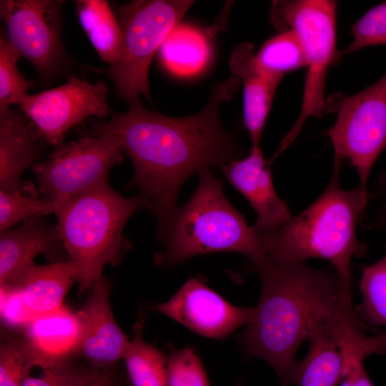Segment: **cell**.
Masks as SVG:
<instances>
[{"instance_id": "cell-1", "label": "cell", "mask_w": 386, "mask_h": 386, "mask_svg": "<svg viewBox=\"0 0 386 386\" xmlns=\"http://www.w3.org/2000/svg\"><path fill=\"white\" fill-rule=\"evenodd\" d=\"M235 76L217 85L206 106L184 117H171L146 109L137 99L126 112H114L91 134L113 139L134 166L130 187L139 190L157 219L162 239L178 208V194L190 176L212 167H223L241 158L237 140L223 127L220 105L237 92Z\"/></svg>"}, {"instance_id": "cell-2", "label": "cell", "mask_w": 386, "mask_h": 386, "mask_svg": "<svg viewBox=\"0 0 386 386\" xmlns=\"http://www.w3.org/2000/svg\"><path fill=\"white\" fill-rule=\"evenodd\" d=\"M253 267L262 291L251 322L240 340L246 358L268 363L280 386H290L295 355L302 343L317 332L329 334L340 322L360 321L331 268L305 263H279L268 257Z\"/></svg>"}, {"instance_id": "cell-3", "label": "cell", "mask_w": 386, "mask_h": 386, "mask_svg": "<svg viewBox=\"0 0 386 386\" xmlns=\"http://www.w3.org/2000/svg\"><path fill=\"white\" fill-rule=\"evenodd\" d=\"M340 167H334L321 195L279 229L269 232L254 226L268 259L274 262L304 263L311 258L328 261L346 292L351 294V262L365 252L357 224L369 199L367 189L340 184Z\"/></svg>"}, {"instance_id": "cell-4", "label": "cell", "mask_w": 386, "mask_h": 386, "mask_svg": "<svg viewBox=\"0 0 386 386\" xmlns=\"http://www.w3.org/2000/svg\"><path fill=\"white\" fill-rule=\"evenodd\" d=\"M147 202L124 197L106 180L62 203L56 228L69 259L78 269L79 292L90 290L107 264L117 265L129 243L123 236L129 218Z\"/></svg>"}, {"instance_id": "cell-5", "label": "cell", "mask_w": 386, "mask_h": 386, "mask_svg": "<svg viewBox=\"0 0 386 386\" xmlns=\"http://www.w3.org/2000/svg\"><path fill=\"white\" fill-rule=\"evenodd\" d=\"M162 240L164 253L157 262L170 267L203 254L230 252L248 258L252 266L267 258L253 227L229 202L223 183L209 171L199 173L197 187L190 199L177 208Z\"/></svg>"}, {"instance_id": "cell-6", "label": "cell", "mask_w": 386, "mask_h": 386, "mask_svg": "<svg viewBox=\"0 0 386 386\" xmlns=\"http://www.w3.org/2000/svg\"><path fill=\"white\" fill-rule=\"evenodd\" d=\"M337 2L333 0H290L272 3L270 19L279 32L290 30L298 38L307 69L300 114L282 139L279 154L290 146L310 117L325 112V86L328 70L338 59L337 48Z\"/></svg>"}, {"instance_id": "cell-7", "label": "cell", "mask_w": 386, "mask_h": 386, "mask_svg": "<svg viewBox=\"0 0 386 386\" xmlns=\"http://www.w3.org/2000/svg\"><path fill=\"white\" fill-rule=\"evenodd\" d=\"M187 0H139L121 5L117 18L123 45L117 63L105 70L118 97L129 105L140 95L150 99L148 74L151 60L193 4Z\"/></svg>"}, {"instance_id": "cell-8", "label": "cell", "mask_w": 386, "mask_h": 386, "mask_svg": "<svg viewBox=\"0 0 386 386\" xmlns=\"http://www.w3.org/2000/svg\"><path fill=\"white\" fill-rule=\"evenodd\" d=\"M325 110L336 114L328 131L334 166L349 161L357 171L358 185L367 189L372 167L386 150V71L376 82L350 96L335 93L325 101Z\"/></svg>"}, {"instance_id": "cell-9", "label": "cell", "mask_w": 386, "mask_h": 386, "mask_svg": "<svg viewBox=\"0 0 386 386\" xmlns=\"http://www.w3.org/2000/svg\"><path fill=\"white\" fill-rule=\"evenodd\" d=\"M123 161V152L111 138L90 134L59 144L32 169L43 199L59 206L107 180L110 169Z\"/></svg>"}, {"instance_id": "cell-10", "label": "cell", "mask_w": 386, "mask_h": 386, "mask_svg": "<svg viewBox=\"0 0 386 386\" xmlns=\"http://www.w3.org/2000/svg\"><path fill=\"white\" fill-rule=\"evenodd\" d=\"M59 0H1L6 39L41 78L52 76L65 59Z\"/></svg>"}, {"instance_id": "cell-11", "label": "cell", "mask_w": 386, "mask_h": 386, "mask_svg": "<svg viewBox=\"0 0 386 386\" xmlns=\"http://www.w3.org/2000/svg\"><path fill=\"white\" fill-rule=\"evenodd\" d=\"M108 86L90 83L76 76L54 87L26 95L19 103L39 134L51 144L61 143L65 133L89 117H108Z\"/></svg>"}, {"instance_id": "cell-12", "label": "cell", "mask_w": 386, "mask_h": 386, "mask_svg": "<svg viewBox=\"0 0 386 386\" xmlns=\"http://www.w3.org/2000/svg\"><path fill=\"white\" fill-rule=\"evenodd\" d=\"M153 309L202 336L217 340L249 325L255 310L230 304L198 278L188 279L169 300Z\"/></svg>"}, {"instance_id": "cell-13", "label": "cell", "mask_w": 386, "mask_h": 386, "mask_svg": "<svg viewBox=\"0 0 386 386\" xmlns=\"http://www.w3.org/2000/svg\"><path fill=\"white\" fill-rule=\"evenodd\" d=\"M90 290L89 297L77 312L82 327L77 354L93 369L109 370L123 359L129 340L113 315L109 282L102 276Z\"/></svg>"}, {"instance_id": "cell-14", "label": "cell", "mask_w": 386, "mask_h": 386, "mask_svg": "<svg viewBox=\"0 0 386 386\" xmlns=\"http://www.w3.org/2000/svg\"><path fill=\"white\" fill-rule=\"evenodd\" d=\"M272 163L264 159L260 147H254L247 156L222 167L228 182L257 214L255 227L269 232L277 231L292 217L289 207L275 189Z\"/></svg>"}, {"instance_id": "cell-15", "label": "cell", "mask_w": 386, "mask_h": 386, "mask_svg": "<svg viewBox=\"0 0 386 386\" xmlns=\"http://www.w3.org/2000/svg\"><path fill=\"white\" fill-rule=\"evenodd\" d=\"M21 341L27 370H41L66 363L80 346L82 327L77 312L64 305L36 315L24 330Z\"/></svg>"}, {"instance_id": "cell-16", "label": "cell", "mask_w": 386, "mask_h": 386, "mask_svg": "<svg viewBox=\"0 0 386 386\" xmlns=\"http://www.w3.org/2000/svg\"><path fill=\"white\" fill-rule=\"evenodd\" d=\"M229 68L243 84V118L252 147H259L268 114L281 81L260 69L251 43L242 42L233 49Z\"/></svg>"}, {"instance_id": "cell-17", "label": "cell", "mask_w": 386, "mask_h": 386, "mask_svg": "<svg viewBox=\"0 0 386 386\" xmlns=\"http://www.w3.org/2000/svg\"><path fill=\"white\" fill-rule=\"evenodd\" d=\"M40 136L21 109H0V189L23 192L21 177L36 163Z\"/></svg>"}, {"instance_id": "cell-18", "label": "cell", "mask_w": 386, "mask_h": 386, "mask_svg": "<svg viewBox=\"0 0 386 386\" xmlns=\"http://www.w3.org/2000/svg\"><path fill=\"white\" fill-rule=\"evenodd\" d=\"M62 244L56 227L40 218L26 220L14 229L1 232L0 287L14 281L33 265L35 258Z\"/></svg>"}, {"instance_id": "cell-19", "label": "cell", "mask_w": 386, "mask_h": 386, "mask_svg": "<svg viewBox=\"0 0 386 386\" xmlns=\"http://www.w3.org/2000/svg\"><path fill=\"white\" fill-rule=\"evenodd\" d=\"M79 281L78 269L68 260L44 265L34 264L6 285L17 288L29 308L39 315L63 306L66 293Z\"/></svg>"}, {"instance_id": "cell-20", "label": "cell", "mask_w": 386, "mask_h": 386, "mask_svg": "<svg viewBox=\"0 0 386 386\" xmlns=\"http://www.w3.org/2000/svg\"><path fill=\"white\" fill-rule=\"evenodd\" d=\"M310 348L301 360H295L291 384L295 386H337L345 370L341 350L327 333L317 332L310 339Z\"/></svg>"}, {"instance_id": "cell-21", "label": "cell", "mask_w": 386, "mask_h": 386, "mask_svg": "<svg viewBox=\"0 0 386 386\" xmlns=\"http://www.w3.org/2000/svg\"><path fill=\"white\" fill-rule=\"evenodd\" d=\"M211 54L209 40L199 29L178 24L159 49L162 66L170 73L189 76L204 69Z\"/></svg>"}, {"instance_id": "cell-22", "label": "cell", "mask_w": 386, "mask_h": 386, "mask_svg": "<svg viewBox=\"0 0 386 386\" xmlns=\"http://www.w3.org/2000/svg\"><path fill=\"white\" fill-rule=\"evenodd\" d=\"M82 29L101 59L110 66L121 57L123 36L119 23L104 0L75 1Z\"/></svg>"}, {"instance_id": "cell-23", "label": "cell", "mask_w": 386, "mask_h": 386, "mask_svg": "<svg viewBox=\"0 0 386 386\" xmlns=\"http://www.w3.org/2000/svg\"><path fill=\"white\" fill-rule=\"evenodd\" d=\"M134 331L123 357L132 385L168 386L167 357L143 339V320L136 323Z\"/></svg>"}, {"instance_id": "cell-24", "label": "cell", "mask_w": 386, "mask_h": 386, "mask_svg": "<svg viewBox=\"0 0 386 386\" xmlns=\"http://www.w3.org/2000/svg\"><path fill=\"white\" fill-rule=\"evenodd\" d=\"M256 59L264 73L279 81L285 74L305 67L300 42L290 30L280 31L264 42Z\"/></svg>"}, {"instance_id": "cell-25", "label": "cell", "mask_w": 386, "mask_h": 386, "mask_svg": "<svg viewBox=\"0 0 386 386\" xmlns=\"http://www.w3.org/2000/svg\"><path fill=\"white\" fill-rule=\"evenodd\" d=\"M359 285L362 302L355 308L356 315L367 327L386 326V252L362 267Z\"/></svg>"}, {"instance_id": "cell-26", "label": "cell", "mask_w": 386, "mask_h": 386, "mask_svg": "<svg viewBox=\"0 0 386 386\" xmlns=\"http://www.w3.org/2000/svg\"><path fill=\"white\" fill-rule=\"evenodd\" d=\"M19 52L5 36L0 39V109L19 104L34 82L27 80L18 70Z\"/></svg>"}, {"instance_id": "cell-27", "label": "cell", "mask_w": 386, "mask_h": 386, "mask_svg": "<svg viewBox=\"0 0 386 386\" xmlns=\"http://www.w3.org/2000/svg\"><path fill=\"white\" fill-rule=\"evenodd\" d=\"M57 203L27 197L23 192L0 189V229H9L20 221L55 214Z\"/></svg>"}, {"instance_id": "cell-28", "label": "cell", "mask_w": 386, "mask_h": 386, "mask_svg": "<svg viewBox=\"0 0 386 386\" xmlns=\"http://www.w3.org/2000/svg\"><path fill=\"white\" fill-rule=\"evenodd\" d=\"M352 41L339 52L347 55L363 48L386 45V1L372 7L351 26Z\"/></svg>"}, {"instance_id": "cell-29", "label": "cell", "mask_w": 386, "mask_h": 386, "mask_svg": "<svg viewBox=\"0 0 386 386\" xmlns=\"http://www.w3.org/2000/svg\"><path fill=\"white\" fill-rule=\"evenodd\" d=\"M167 359L168 386H210L202 361L193 348L174 351Z\"/></svg>"}, {"instance_id": "cell-30", "label": "cell", "mask_w": 386, "mask_h": 386, "mask_svg": "<svg viewBox=\"0 0 386 386\" xmlns=\"http://www.w3.org/2000/svg\"><path fill=\"white\" fill-rule=\"evenodd\" d=\"M42 370L39 377L26 376L22 386H83L100 371L76 367L69 362Z\"/></svg>"}, {"instance_id": "cell-31", "label": "cell", "mask_w": 386, "mask_h": 386, "mask_svg": "<svg viewBox=\"0 0 386 386\" xmlns=\"http://www.w3.org/2000/svg\"><path fill=\"white\" fill-rule=\"evenodd\" d=\"M21 341L6 339L0 347V386H22L29 375Z\"/></svg>"}, {"instance_id": "cell-32", "label": "cell", "mask_w": 386, "mask_h": 386, "mask_svg": "<svg viewBox=\"0 0 386 386\" xmlns=\"http://www.w3.org/2000/svg\"><path fill=\"white\" fill-rule=\"evenodd\" d=\"M35 316L17 288L1 287V319L4 325L24 330Z\"/></svg>"}, {"instance_id": "cell-33", "label": "cell", "mask_w": 386, "mask_h": 386, "mask_svg": "<svg viewBox=\"0 0 386 386\" xmlns=\"http://www.w3.org/2000/svg\"><path fill=\"white\" fill-rule=\"evenodd\" d=\"M363 362L360 359L344 360L345 370L340 386H375Z\"/></svg>"}, {"instance_id": "cell-34", "label": "cell", "mask_w": 386, "mask_h": 386, "mask_svg": "<svg viewBox=\"0 0 386 386\" xmlns=\"http://www.w3.org/2000/svg\"><path fill=\"white\" fill-rule=\"evenodd\" d=\"M377 184L378 193L382 202L376 219V226L386 232V169L380 174Z\"/></svg>"}, {"instance_id": "cell-35", "label": "cell", "mask_w": 386, "mask_h": 386, "mask_svg": "<svg viewBox=\"0 0 386 386\" xmlns=\"http://www.w3.org/2000/svg\"><path fill=\"white\" fill-rule=\"evenodd\" d=\"M113 375L108 370H100L97 375L83 386H115Z\"/></svg>"}, {"instance_id": "cell-36", "label": "cell", "mask_w": 386, "mask_h": 386, "mask_svg": "<svg viewBox=\"0 0 386 386\" xmlns=\"http://www.w3.org/2000/svg\"><path fill=\"white\" fill-rule=\"evenodd\" d=\"M235 386H241V384L239 382L237 383Z\"/></svg>"}]
</instances>
